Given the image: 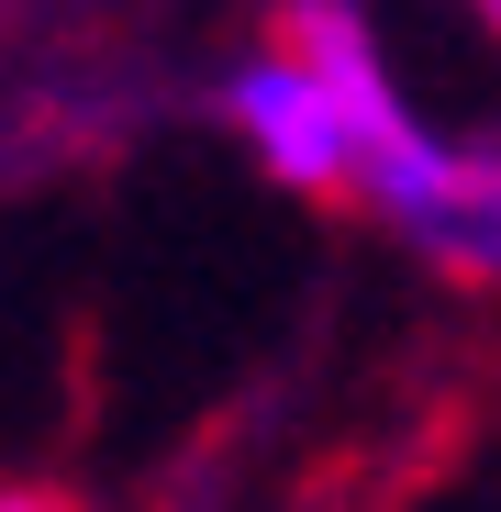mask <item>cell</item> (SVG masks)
I'll return each mask as SVG.
<instances>
[{"instance_id": "1", "label": "cell", "mask_w": 501, "mask_h": 512, "mask_svg": "<svg viewBox=\"0 0 501 512\" xmlns=\"http://www.w3.org/2000/svg\"><path fill=\"white\" fill-rule=\"evenodd\" d=\"M357 201H368L390 234H412L435 268L501 279V123H479V134L424 123L390 167H368V179H357Z\"/></svg>"}, {"instance_id": "2", "label": "cell", "mask_w": 501, "mask_h": 512, "mask_svg": "<svg viewBox=\"0 0 501 512\" xmlns=\"http://www.w3.org/2000/svg\"><path fill=\"white\" fill-rule=\"evenodd\" d=\"M223 123L279 190H357V134L301 45H245L223 67Z\"/></svg>"}, {"instance_id": "3", "label": "cell", "mask_w": 501, "mask_h": 512, "mask_svg": "<svg viewBox=\"0 0 501 512\" xmlns=\"http://www.w3.org/2000/svg\"><path fill=\"white\" fill-rule=\"evenodd\" d=\"M0 512H67L56 490H0Z\"/></svg>"}]
</instances>
